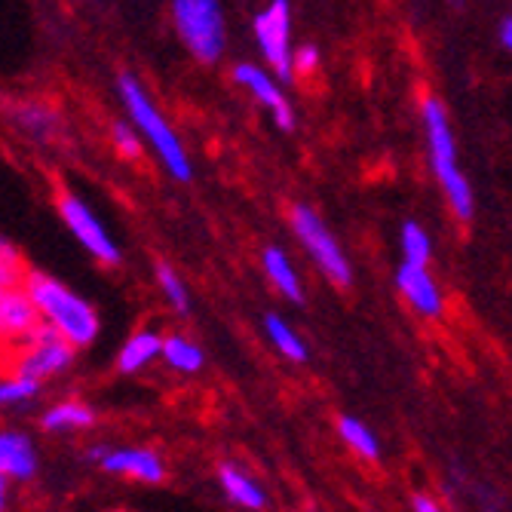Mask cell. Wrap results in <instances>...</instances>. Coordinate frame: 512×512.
I'll return each mask as SVG.
<instances>
[{
    "instance_id": "obj_1",
    "label": "cell",
    "mask_w": 512,
    "mask_h": 512,
    "mask_svg": "<svg viewBox=\"0 0 512 512\" xmlns=\"http://www.w3.org/2000/svg\"><path fill=\"white\" fill-rule=\"evenodd\" d=\"M22 289L31 298L40 322L56 329L71 347H86L96 341V335L102 329L99 313L92 310L89 301H83L68 286H62L59 279L46 276L40 270H28Z\"/></svg>"
},
{
    "instance_id": "obj_2",
    "label": "cell",
    "mask_w": 512,
    "mask_h": 512,
    "mask_svg": "<svg viewBox=\"0 0 512 512\" xmlns=\"http://www.w3.org/2000/svg\"><path fill=\"white\" fill-rule=\"evenodd\" d=\"M120 99L132 117V123L138 126V132L145 135V142H151V148L160 154L163 166L172 172V178L178 181H191L194 169H191V160L184 154L178 135L169 129L166 117L160 114V108L151 102V96L145 92V86L138 83L132 74H123L120 77Z\"/></svg>"
},
{
    "instance_id": "obj_3",
    "label": "cell",
    "mask_w": 512,
    "mask_h": 512,
    "mask_svg": "<svg viewBox=\"0 0 512 512\" xmlns=\"http://www.w3.org/2000/svg\"><path fill=\"white\" fill-rule=\"evenodd\" d=\"M424 126H427V138H430L433 172H436V178L442 184V191H445L454 215L460 221H470L473 218V191H470V181L463 178V172L457 169L454 135H451L448 114H445L439 99H427L424 102Z\"/></svg>"
},
{
    "instance_id": "obj_4",
    "label": "cell",
    "mask_w": 512,
    "mask_h": 512,
    "mask_svg": "<svg viewBox=\"0 0 512 512\" xmlns=\"http://www.w3.org/2000/svg\"><path fill=\"white\" fill-rule=\"evenodd\" d=\"M172 19L200 62H218L224 53V13L215 0H175Z\"/></svg>"
},
{
    "instance_id": "obj_5",
    "label": "cell",
    "mask_w": 512,
    "mask_h": 512,
    "mask_svg": "<svg viewBox=\"0 0 512 512\" xmlns=\"http://www.w3.org/2000/svg\"><path fill=\"white\" fill-rule=\"evenodd\" d=\"M292 230L301 240V246L307 249V255L316 261V267L332 279L338 286H350V264L347 255L341 252V246L335 243V237L329 234V227L322 224V218L310 209V206H295L292 209Z\"/></svg>"
},
{
    "instance_id": "obj_6",
    "label": "cell",
    "mask_w": 512,
    "mask_h": 512,
    "mask_svg": "<svg viewBox=\"0 0 512 512\" xmlns=\"http://www.w3.org/2000/svg\"><path fill=\"white\" fill-rule=\"evenodd\" d=\"M74 359V347L56 332L50 325H37L34 335L13 353V362H16V378H25V381H43L50 375H59L65 371Z\"/></svg>"
},
{
    "instance_id": "obj_7",
    "label": "cell",
    "mask_w": 512,
    "mask_h": 512,
    "mask_svg": "<svg viewBox=\"0 0 512 512\" xmlns=\"http://www.w3.org/2000/svg\"><path fill=\"white\" fill-rule=\"evenodd\" d=\"M258 46L276 77H292V7L286 0H273L255 16Z\"/></svg>"
},
{
    "instance_id": "obj_8",
    "label": "cell",
    "mask_w": 512,
    "mask_h": 512,
    "mask_svg": "<svg viewBox=\"0 0 512 512\" xmlns=\"http://www.w3.org/2000/svg\"><path fill=\"white\" fill-rule=\"evenodd\" d=\"M59 212L65 218V224L71 227V234L80 240V246L92 255L99 258L102 264H117L120 261V249L117 243L111 240V234L105 230V224L96 218L80 197L74 194H59Z\"/></svg>"
},
{
    "instance_id": "obj_9",
    "label": "cell",
    "mask_w": 512,
    "mask_h": 512,
    "mask_svg": "<svg viewBox=\"0 0 512 512\" xmlns=\"http://www.w3.org/2000/svg\"><path fill=\"white\" fill-rule=\"evenodd\" d=\"M234 80L243 86V89H249L252 96L273 114V123L279 126V129H295V111H292V105L286 102V96H283V89H279L276 83H273V77L264 71V68H255V65H237L234 68Z\"/></svg>"
},
{
    "instance_id": "obj_10",
    "label": "cell",
    "mask_w": 512,
    "mask_h": 512,
    "mask_svg": "<svg viewBox=\"0 0 512 512\" xmlns=\"http://www.w3.org/2000/svg\"><path fill=\"white\" fill-rule=\"evenodd\" d=\"M40 316L25 295V289H10L0 301V347H13V353L34 335Z\"/></svg>"
},
{
    "instance_id": "obj_11",
    "label": "cell",
    "mask_w": 512,
    "mask_h": 512,
    "mask_svg": "<svg viewBox=\"0 0 512 512\" xmlns=\"http://www.w3.org/2000/svg\"><path fill=\"white\" fill-rule=\"evenodd\" d=\"M396 286L399 292L405 295V301L427 319H439L442 310H445V298H442V289L439 283L430 276L427 267H411V264H402L396 270Z\"/></svg>"
},
{
    "instance_id": "obj_12",
    "label": "cell",
    "mask_w": 512,
    "mask_h": 512,
    "mask_svg": "<svg viewBox=\"0 0 512 512\" xmlns=\"http://www.w3.org/2000/svg\"><path fill=\"white\" fill-rule=\"evenodd\" d=\"M108 473H117V476H129V479H138L145 485H160L166 479V467L157 451H148V448H117V451H105V457L99 460Z\"/></svg>"
},
{
    "instance_id": "obj_13",
    "label": "cell",
    "mask_w": 512,
    "mask_h": 512,
    "mask_svg": "<svg viewBox=\"0 0 512 512\" xmlns=\"http://www.w3.org/2000/svg\"><path fill=\"white\" fill-rule=\"evenodd\" d=\"M37 470V454L28 436L22 433H0V479H31Z\"/></svg>"
},
{
    "instance_id": "obj_14",
    "label": "cell",
    "mask_w": 512,
    "mask_h": 512,
    "mask_svg": "<svg viewBox=\"0 0 512 512\" xmlns=\"http://www.w3.org/2000/svg\"><path fill=\"white\" fill-rule=\"evenodd\" d=\"M264 273H267V279L273 283V289H279L283 292L289 301H304V292H301V279H298V273H295V264L289 261V255L283 252V249H276V246H270V249H264Z\"/></svg>"
},
{
    "instance_id": "obj_15",
    "label": "cell",
    "mask_w": 512,
    "mask_h": 512,
    "mask_svg": "<svg viewBox=\"0 0 512 512\" xmlns=\"http://www.w3.org/2000/svg\"><path fill=\"white\" fill-rule=\"evenodd\" d=\"M218 482H221L224 494L234 500L237 506H243V509H255L258 512V509L267 506V497H264L261 485L255 479H249L246 473H240L237 467H221L218 470Z\"/></svg>"
},
{
    "instance_id": "obj_16",
    "label": "cell",
    "mask_w": 512,
    "mask_h": 512,
    "mask_svg": "<svg viewBox=\"0 0 512 512\" xmlns=\"http://www.w3.org/2000/svg\"><path fill=\"white\" fill-rule=\"evenodd\" d=\"M160 347H163V338L151 329L145 332H135L126 347L120 350V371H126V375H132V371L145 368L148 362H154L160 356Z\"/></svg>"
},
{
    "instance_id": "obj_17",
    "label": "cell",
    "mask_w": 512,
    "mask_h": 512,
    "mask_svg": "<svg viewBox=\"0 0 512 512\" xmlns=\"http://www.w3.org/2000/svg\"><path fill=\"white\" fill-rule=\"evenodd\" d=\"M96 424V414L83 402H59L43 414V430L50 433H65V430H86Z\"/></svg>"
},
{
    "instance_id": "obj_18",
    "label": "cell",
    "mask_w": 512,
    "mask_h": 512,
    "mask_svg": "<svg viewBox=\"0 0 512 512\" xmlns=\"http://www.w3.org/2000/svg\"><path fill=\"white\" fill-rule=\"evenodd\" d=\"M160 356H163L175 371H184V375H194V371L203 368V350H200L197 344H191L184 335H169V338H163Z\"/></svg>"
},
{
    "instance_id": "obj_19",
    "label": "cell",
    "mask_w": 512,
    "mask_h": 512,
    "mask_svg": "<svg viewBox=\"0 0 512 512\" xmlns=\"http://www.w3.org/2000/svg\"><path fill=\"white\" fill-rule=\"evenodd\" d=\"M264 329H267V338L273 341V347L283 353L286 359H292V362H304L307 359V347H304V341L298 338V332L292 329V325L286 322V319H279V316H267L264 319Z\"/></svg>"
},
{
    "instance_id": "obj_20",
    "label": "cell",
    "mask_w": 512,
    "mask_h": 512,
    "mask_svg": "<svg viewBox=\"0 0 512 512\" xmlns=\"http://www.w3.org/2000/svg\"><path fill=\"white\" fill-rule=\"evenodd\" d=\"M338 433H341V439L359 454V457H365V460H375L378 454H381V445H378V436L371 433L359 417H338Z\"/></svg>"
},
{
    "instance_id": "obj_21",
    "label": "cell",
    "mask_w": 512,
    "mask_h": 512,
    "mask_svg": "<svg viewBox=\"0 0 512 512\" xmlns=\"http://www.w3.org/2000/svg\"><path fill=\"white\" fill-rule=\"evenodd\" d=\"M402 255H405V264H411V267H427L430 264L433 246H430L427 230L417 221H408L402 227Z\"/></svg>"
},
{
    "instance_id": "obj_22",
    "label": "cell",
    "mask_w": 512,
    "mask_h": 512,
    "mask_svg": "<svg viewBox=\"0 0 512 512\" xmlns=\"http://www.w3.org/2000/svg\"><path fill=\"white\" fill-rule=\"evenodd\" d=\"M25 276H28V264L22 261V255L7 240H0V283L7 289H22Z\"/></svg>"
},
{
    "instance_id": "obj_23",
    "label": "cell",
    "mask_w": 512,
    "mask_h": 512,
    "mask_svg": "<svg viewBox=\"0 0 512 512\" xmlns=\"http://www.w3.org/2000/svg\"><path fill=\"white\" fill-rule=\"evenodd\" d=\"M19 123L34 138H46V135H53V129H56L59 120H56V111L53 108H46V105H25V108H19Z\"/></svg>"
},
{
    "instance_id": "obj_24",
    "label": "cell",
    "mask_w": 512,
    "mask_h": 512,
    "mask_svg": "<svg viewBox=\"0 0 512 512\" xmlns=\"http://www.w3.org/2000/svg\"><path fill=\"white\" fill-rule=\"evenodd\" d=\"M157 283H160V289H163V295L169 298V304L175 307V313H188L191 310V298H188V289H184V283H181V276L169 267V264H160L157 267Z\"/></svg>"
},
{
    "instance_id": "obj_25",
    "label": "cell",
    "mask_w": 512,
    "mask_h": 512,
    "mask_svg": "<svg viewBox=\"0 0 512 512\" xmlns=\"http://www.w3.org/2000/svg\"><path fill=\"white\" fill-rule=\"evenodd\" d=\"M111 135H114V148L120 151V157L142 160V142H138V132L129 123H114Z\"/></svg>"
},
{
    "instance_id": "obj_26",
    "label": "cell",
    "mask_w": 512,
    "mask_h": 512,
    "mask_svg": "<svg viewBox=\"0 0 512 512\" xmlns=\"http://www.w3.org/2000/svg\"><path fill=\"white\" fill-rule=\"evenodd\" d=\"M37 396V384L25 381V378H7L0 381V405H16V402H28Z\"/></svg>"
},
{
    "instance_id": "obj_27",
    "label": "cell",
    "mask_w": 512,
    "mask_h": 512,
    "mask_svg": "<svg viewBox=\"0 0 512 512\" xmlns=\"http://www.w3.org/2000/svg\"><path fill=\"white\" fill-rule=\"evenodd\" d=\"M319 68V50L313 43L298 46V53H292V74H313Z\"/></svg>"
},
{
    "instance_id": "obj_28",
    "label": "cell",
    "mask_w": 512,
    "mask_h": 512,
    "mask_svg": "<svg viewBox=\"0 0 512 512\" xmlns=\"http://www.w3.org/2000/svg\"><path fill=\"white\" fill-rule=\"evenodd\" d=\"M411 503H414V512H445V509H442L433 497H427V494H417Z\"/></svg>"
},
{
    "instance_id": "obj_29",
    "label": "cell",
    "mask_w": 512,
    "mask_h": 512,
    "mask_svg": "<svg viewBox=\"0 0 512 512\" xmlns=\"http://www.w3.org/2000/svg\"><path fill=\"white\" fill-rule=\"evenodd\" d=\"M500 46H512V19L509 16H503V22H500Z\"/></svg>"
},
{
    "instance_id": "obj_30",
    "label": "cell",
    "mask_w": 512,
    "mask_h": 512,
    "mask_svg": "<svg viewBox=\"0 0 512 512\" xmlns=\"http://www.w3.org/2000/svg\"><path fill=\"white\" fill-rule=\"evenodd\" d=\"M7 509V479H0V512Z\"/></svg>"
},
{
    "instance_id": "obj_31",
    "label": "cell",
    "mask_w": 512,
    "mask_h": 512,
    "mask_svg": "<svg viewBox=\"0 0 512 512\" xmlns=\"http://www.w3.org/2000/svg\"><path fill=\"white\" fill-rule=\"evenodd\" d=\"M7 292H10V289H7L4 283H0V301H4V295H7Z\"/></svg>"
}]
</instances>
